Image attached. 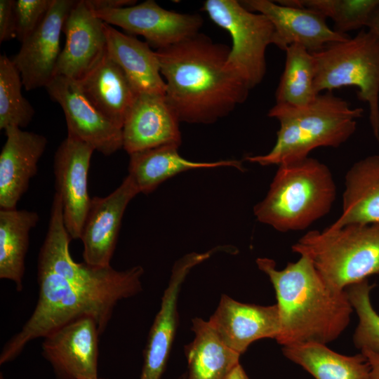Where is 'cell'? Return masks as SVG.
<instances>
[{"mask_svg": "<svg viewBox=\"0 0 379 379\" xmlns=\"http://www.w3.org/2000/svg\"><path fill=\"white\" fill-rule=\"evenodd\" d=\"M225 248V246H218L204 253H188L173 266L168 286L161 298L160 309L149 330L143 352L140 379H161L178 327V300L182 284L194 267Z\"/></svg>", "mask_w": 379, "mask_h": 379, "instance_id": "cell-12", "label": "cell"}, {"mask_svg": "<svg viewBox=\"0 0 379 379\" xmlns=\"http://www.w3.org/2000/svg\"><path fill=\"white\" fill-rule=\"evenodd\" d=\"M366 27L379 37V6L372 14Z\"/></svg>", "mask_w": 379, "mask_h": 379, "instance_id": "cell-36", "label": "cell"}, {"mask_svg": "<svg viewBox=\"0 0 379 379\" xmlns=\"http://www.w3.org/2000/svg\"><path fill=\"white\" fill-rule=\"evenodd\" d=\"M71 240L64 224L61 198L55 193L37 260L39 298L21 330L3 347L1 365L14 360L32 340L80 318L94 319L102 334L117 304L142 291L141 266L119 271L111 265L77 262L69 252Z\"/></svg>", "mask_w": 379, "mask_h": 379, "instance_id": "cell-1", "label": "cell"}, {"mask_svg": "<svg viewBox=\"0 0 379 379\" xmlns=\"http://www.w3.org/2000/svg\"><path fill=\"white\" fill-rule=\"evenodd\" d=\"M275 290L280 318L277 342L284 346L335 340L348 326L353 307L345 290L331 287L312 262L300 255L278 270L274 260H256Z\"/></svg>", "mask_w": 379, "mask_h": 379, "instance_id": "cell-3", "label": "cell"}, {"mask_svg": "<svg viewBox=\"0 0 379 379\" xmlns=\"http://www.w3.org/2000/svg\"><path fill=\"white\" fill-rule=\"evenodd\" d=\"M65 44L61 51L55 77L74 81L83 79L106 51L104 22L87 0L77 1L65 20Z\"/></svg>", "mask_w": 379, "mask_h": 379, "instance_id": "cell-17", "label": "cell"}, {"mask_svg": "<svg viewBox=\"0 0 379 379\" xmlns=\"http://www.w3.org/2000/svg\"><path fill=\"white\" fill-rule=\"evenodd\" d=\"M13 0H0V43L16 37Z\"/></svg>", "mask_w": 379, "mask_h": 379, "instance_id": "cell-33", "label": "cell"}, {"mask_svg": "<svg viewBox=\"0 0 379 379\" xmlns=\"http://www.w3.org/2000/svg\"><path fill=\"white\" fill-rule=\"evenodd\" d=\"M0 379H4V378L3 375H2V373H1Z\"/></svg>", "mask_w": 379, "mask_h": 379, "instance_id": "cell-39", "label": "cell"}, {"mask_svg": "<svg viewBox=\"0 0 379 379\" xmlns=\"http://www.w3.org/2000/svg\"><path fill=\"white\" fill-rule=\"evenodd\" d=\"M240 2L248 10L261 13L270 20L274 29L273 45L284 51L292 44H299L310 53H314L331 44L350 37L331 29L326 18L308 8L270 0Z\"/></svg>", "mask_w": 379, "mask_h": 379, "instance_id": "cell-15", "label": "cell"}, {"mask_svg": "<svg viewBox=\"0 0 379 379\" xmlns=\"http://www.w3.org/2000/svg\"><path fill=\"white\" fill-rule=\"evenodd\" d=\"M374 285L366 279L345 288L359 323L353 335L355 346L379 353V314L373 309L370 293Z\"/></svg>", "mask_w": 379, "mask_h": 379, "instance_id": "cell-31", "label": "cell"}, {"mask_svg": "<svg viewBox=\"0 0 379 379\" xmlns=\"http://www.w3.org/2000/svg\"><path fill=\"white\" fill-rule=\"evenodd\" d=\"M282 352L315 379H371L370 365L361 352L343 355L317 343L284 346Z\"/></svg>", "mask_w": 379, "mask_h": 379, "instance_id": "cell-26", "label": "cell"}, {"mask_svg": "<svg viewBox=\"0 0 379 379\" xmlns=\"http://www.w3.org/2000/svg\"><path fill=\"white\" fill-rule=\"evenodd\" d=\"M95 379H107V378H102L98 377V378H95Z\"/></svg>", "mask_w": 379, "mask_h": 379, "instance_id": "cell-40", "label": "cell"}, {"mask_svg": "<svg viewBox=\"0 0 379 379\" xmlns=\"http://www.w3.org/2000/svg\"><path fill=\"white\" fill-rule=\"evenodd\" d=\"M223 343L239 354L259 339H276L280 330L277 305L242 303L223 294L208 320Z\"/></svg>", "mask_w": 379, "mask_h": 379, "instance_id": "cell-19", "label": "cell"}, {"mask_svg": "<svg viewBox=\"0 0 379 379\" xmlns=\"http://www.w3.org/2000/svg\"><path fill=\"white\" fill-rule=\"evenodd\" d=\"M180 121L165 95L138 94L122 127L123 148L130 155L181 144Z\"/></svg>", "mask_w": 379, "mask_h": 379, "instance_id": "cell-18", "label": "cell"}, {"mask_svg": "<svg viewBox=\"0 0 379 379\" xmlns=\"http://www.w3.org/2000/svg\"><path fill=\"white\" fill-rule=\"evenodd\" d=\"M202 10L231 36L232 44L226 66L250 90L255 88L266 73V50L273 44L274 36L272 22L237 0H207Z\"/></svg>", "mask_w": 379, "mask_h": 379, "instance_id": "cell-8", "label": "cell"}, {"mask_svg": "<svg viewBox=\"0 0 379 379\" xmlns=\"http://www.w3.org/2000/svg\"><path fill=\"white\" fill-rule=\"evenodd\" d=\"M278 3L314 11L331 18L334 30L347 32L367 27L379 0H281Z\"/></svg>", "mask_w": 379, "mask_h": 379, "instance_id": "cell-29", "label": "cell"}, {"mask_svg": "<svg viewBox=\"0 0 379 379\" xmlns=\"http://www.w3.org/2000/svg\"><path fill=\"white\" fill-rule=\"evenodd\" d=\"M312 54L317 94L357 87L358 99L368 104L369 122L379 142V37L369 29L361 30Z\"/></svg>", "mask_w": 379, "mask_h": 379, "instance_id": "cell-7", "label": "cell"}, {"mask_svg": "<svg viewBox=\"0 0 379 379\" xmlns=\"http://www.w3.org/2000/svg\"><path fill=\"white\" fill-rule=\"evenodd\" d=\"M77 1L53 0L44 20L12 59L27 91L44 87L55 77L61 53L60 35Z\"/></svg>", "mask_w": 379, "mask_h": 379, "instance_id": "cell-14", "label": "cell"}, {"mask_svg": "<svg viewBox=\"0 0 379 379\" xmlns=\"http://www.w3.org/2000/svg\"><path fill=\"white\" fill-rule=\"evenodd\" d=\"M46 89L62 109L68 133L105 156L123 148L122 128L105 117L85 96L77 82L56 76Z\"/></svg>", "mask_w": 379, "mask_h": 379, "instance_id": "cell-10", "label": "cell"}, {"mask_svg": "<svg viewBox=\"0 0 379 379\" xmlns=\"http://www.w3.org/2000/svg\"><path fill=\"white\" fill-rule=\"evenodd\" d=\"M39 220L35 211L0 210V278L12 281L18 291L22 290L29 232Z\"/></svg>", "mask_w": 379, "mask_h": 379, "instance_id": "cell-27", "label": "cell"}, {"mask_svg": "<svg viewBox=\"0 0 379 379\" xmlns=\"http://www.w3.org/2000/svg\"><path fill=\"white\" fill-rule=\"evenodd\" d=\"M291 249L307 258L331 287L344 291L379 274V224L312 230Z\"/></svg>", "mask_w": 379, "mask_h": 379, "instance_id": "cell-6", "label": "cell"}, {"mask_svg": "<svg viewBox=\"0 0 379 379\" xmlns=\"http://www.w3.org/2000/svg\"><path fill=\"white\" fill-rule=\"evenodd\" d=\"M192 323L194 337L185 347L186 379H227L241 354L223 343L208 321L196 317Z\"/></svg>", "mask_w": 379, "mask_h": 379, "instance_id": "cell-25", "label": "cell"}, {"mask_svg": "<svg viewBox=\"0 0 379 379\" xmlns=\"http://www.w3.org/2000/svg\"><path fill=\"white\" fill-rule=\"evenodd\" d=\"M103 22L142 35L157 50L175 45L199 33L202 17L166 10L153 0L112 10L95 11Z\"/></svg>", "mask_w": 379, "mask_h": 379, "instance_id": "cell-9", "label": "cell"}, {"mask_svg": "<svg viewBox=\"0 0 379 379\" xmlns=\"http://www.w3.org/2000/svg\"><path fill=\"white\" fill-rule=\"evenodd\" d=\"M75 81L90 102L122 128L138 94L107 49L93 68L83 79Z\"/></svg>", "mask_w": 379, "mask_h": 379, "instance_id": "cell-22", "label": "cell"}, {"mask_svg": "<svg viewBox=\"0 0 379 379\" xmlns=\"http://www.w3.org/2000/svg\"><path fill=\"white\" fill-rule=\"evenodd\" d=\"M139 193L133 180L127 175L107 196L91 198L80 237L86 263L98 267L110 265L125 210Z\"/></svg>", "mask_w": 379, "mask_h": 379, "instance_id": "cell-16", "label": "cell"}, {"mask_svg": "<svg viewBox=\"0 0 379 379\" xmlns=\"http://www.w3.org/2000/svg\"><path fill=\"white\" fill-rule=\"evenodd\" d=\"M227 379H248L244 369L239 364L230 373Z\"/></svg>", "mask_w": 379, "mask_h": 379, "instance_id": "cell-37", "label": "cell"}, {"mask_svg": "<svg viewBox=\"0 0 379 379\" xmlns=\"http://www.w3.org/2000/svg\"><path fill=\"white\" fill-rule=\"evenodd\" d=\"M351 224H379L378 155L357 161L345 175L342 213L329 227Z\"/></svg>", "mask_w": 379, "mask_h": 379, "instance_id": "cell-23", "label": "cell"}, {"mask_svg": "<svg viewBox=\"0 0 379 379\" xmlns=\"http://www.w3.org/2000/svg\"><path fill=\"white\" fill-rule=\"evenodd\" d=\"M94 148L67 135L53 158L55 193L61 198L65 226L72 239H80L90 206L88 176Z\"/></svg>", "mask_w": 379, "mask_h": 379, "instance_id": "cell-11", "label": "cell"}, {"mask_svg": "<svg viewBox=\"0 0 379 379\" xmlns=\"http://www.w3.org/2000/svg\"><path fill=\"white\" fill-rule=\"evenodd\" d=\"M4 131L6 140L0 153V208L13 209L37 173L48 140L18 127L11 126Z\"/></svg>", "mask_w": 379, "mask_h": 379, "instance_id": "cell-20", "label": "cell"}, {"mask_svg": "<svg viewBox=\"0 0 379 379\" xmlns=\"http://www.w3.org/2000/svg\"><path fill=\"white\" fill-rule=\"evenodd\" d=\"M21 76L12 59L0 55V129L15 126L26 127L32 120L35 111L22 95Z\"/></svg>", "mask_w": 379, "mask_h": 379, "instance_id": "cell-30", "label": "cell"}, {"mask_svg": "<svg viewBox=\"0 0 379 379\" xmlns=\"http://www.w3.org/2000/svg\"><path fill=\"white\" fill-rule=\"evenodd\" d=\"M230 49L198 33L156 51L165 97L180 122L212 124L246 101L250 89L226 66Z\"/></svg>", "mask_w": 379, "mask_h": 379, "instance_id": "cell-2", "label": "cell"}, {"mask_svg": "<svg viewBox=\"0 0 379 379\" xmlns=\"http://www.w3.org/2000/svg\"><path fill=\"white\" fill-rule=\"evenodd\" d=\"M53 0H17L14 4L16 38L22 43L39 26Z\"/></svg>", "mask_w": 379, "mask_h": 379, "instance_id": "cell-32", "label": "cell"}, {"mask_svg": "<svg viewBox=\"0 0 379 379\" xmlns=\"http://www.w3.org/2000/svg\"><path fill=\"white\" fill-rule=\"evenodd\" d=\"M361 352L370 365L371 379H379V353L366 349L361 350Z\"/></svg>", "mask_w": 379, "mask_h": 379, "instance_id": "cell-35", "label": "cell"}, {"mask_svg": "<svg viewBox=\"0 0 379 379\" xmlns=\"http://www.w3.org/2000/svg\"><path fill=\"white\" fill-rule=\"evenodd\" d=\"M186 376H187V373H184L178 379H186Z\"/></svg>", "mask_w": 379, "mask_h": 379, "instance_id": "cell-38", "label": "cell"}, {"mask_svg": "<svg viewBox=\"0 0 379 379\" xmlns=\"http://www.w3.org/2000/svg\"><path fill=\"white\" fill-rule=\"evenodd\" d=\"M178 147L162 145L130 154L128 175L140 193L149 194L165 180L190 170L230 166L244 171L239 160L197 162L186 159L179 154Z\"/></svg>", "mask_w": 379, "mask_h": 379, "instance_id": "cell-24", "label": "cell"}, {"mask_svg": "<svg viewBox=\"0 0 379 379\" xmlns=\"http://www.w3.org/2000/svg\"><path fill=\"white\" fill-rule=\"evenodd\" d=\"M363 112L332 92L319 94L305 107L276 103L267 114L279 122L274 146L266 154L245 159L263 166H279L307 158L318 147H338L354 134L356 119Z\"/></svg>", "mask_w": 379, "mask_h": 379, "instance_id": "cell-4", "label": "cell"}, {"mask_svg": "<svg viewBox=\"0 0 379 379\" xmlns=\"http://www.w3.org/2000/svg\"><path fill=\"white\" fill-rule=\"evenodd\" d=\"M91 8L94 11L112 10L136 4L134 0H87Z\"/></svg>", "mask_w": 379, "mask_h": 379, "instance_id": "cell-34", "label": "cell"}, {"mask_svg": "<svg viewBox=\"0 0 379 379\" xmlns=\"http://www.w3.org/2000/svg\"><path fill=\"white\" fill-rule=\"evenodd\" d=\"M283 73L277 86L276 103L302 107L317 98L314 88L315 68L312 53L299 44L286 50Z\"/></svg>", "mask_w": 379, "mask_h": 379, "instance_id": "cell-28", "label": "cell"}, {"mask_svg": "<svg viewBox=\"0 0 379 379\" xmlns=\"http://www.w3.org/2000/svg\"><path fill=\"white\" fill-rule=\"evenodd\" d=\"M106 49L121 67L137 94L166 93V82L156 53L147 42L127 35L104 22Z\"/></svg>", "mask_w": 379, "mask_h": 379, "instance_id": "cell-21", "label": "cell"}, {"mask_svg": "<svg viewBox=\"0 0 379 379\" xmlns=\"http://www.w3.org/2000/svg\"><path fill=\"white\" fill-rule=\"evenodd\" d=\"M98 325L91 317L72 321L46 335L41 354L57 379H95L99 355Z\"/></svg>", "mask_w": 379, "mask_h": 379, "instance_id": "cell-13", "label": "cell"}, {"mask_svg": "<svg viewBox=\"0 0 379 379\" xmlns=\"http://www.w3.org/2000/svg\"><path fill=\"white\" fill-rule=\"evenodd\" d=\"M335 197L329 168L307 157L279 165L266 197L253 212L258 221L279 232L302 230L330 212Z\"/></svg>", "mask_w": 379, "mask_h": 379, "instance_id": "cell-5", "label": "cell"}]
</instances>
